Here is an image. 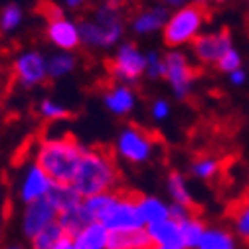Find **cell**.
Listing matches in <instances>:
<instances>
[{
    "mask_svg": "<svg viewBox=\"0 0 249 249\" xmlns=\"http://www.w3.org/2000/svg\"><path fill=\"white\" fill-rule=\"evenodd\" d=\"M180 224V231H182V245L184 249H194L198 245V241L202 239L204 231H206V222L202 220V215L198 212H194L192 215L184 217Z\"/></svg>",
    "mask_w": 249,
    "mask_h": 249,
    "instance_id": "27",
    "label": "cell"
},
{
    "mask_svg": "<svg viewBox=\"0 0 249 249\" xmlns=\"http://www.w3.org/2000/svg\"><path fill=\"white\" fill-rule=\"evenodd\" d=\"M52 178L32 160L30 164H26L22 178H20V186H18V196L22 200V204H30V202H36L42 200L50 194L52 190Z\"/></svg>",
    "mask_w": 249,
    "mask_h": 249,
    "instance_id": "13",
    "label": "cell"
},
{
    "mask_svg": "<svg viewBox=\"0 0 249 249\" xmlns=\"http://www.w3.org/2000/svg\"><path fill=\"white\" fill-rule=\"evenodd\" d=\"M124 26H103L93 20L79 22L81 46L89 50H109L123 40Z\"/></svg>",
    "mask_w": 249,
    "mask_h": 249,
    "instance_id": "11",
    "label": "cell"
},
{
    "mask_svg": "<svg viewBox=\"0 0 249 249\" xmlns=\"http://www.w3.org/2000/svg\"><path fill=\"white\" fill-rule=\"evenodd\" d=\"M83 204L91 213L93 222L103 224L111 233L144 228L139 212V194L124 192L119 188L113 192L83 198Z\"/></svg>",
    "mask_w": 249,
    "mask_h": 249,
    "instance_id": "2",
    "label": "cell"
},
{
    "mask_svg": "<svg viewBox=\"0 0 249 249\" xmlns=\"http://www.w3.org/2000/svg\"><path fill=\"white\" fill-rule=\"evenodd\" d=\"M148 79H164V55L154 52H146V71Z\"/></svg>",
    "mask_w": 249,
    "mask_h": 249,
    "instance_id": "32",
    "label": "cell"
},
{
    "mask_svg": "<svg viewBox=\"0 0 249 249\" xmlns=\"http://www.w3.org/2000/svg\"><path fill=\"white\" fill-rule=\"evenodd\" d=\"M208 10L194 2H188L182 8H176L162 28V40L170 50H180L182 46H190L206 26Z\"/></svg>",
    "mask_w": 249,
    "mask_h": 249,
    "instance_id": "4",
    "label": "cell"
},
{
    "mask_svg": "<svg viewBox=\"0 0 249 249\" xmlns=\"http://www.w3.org/2000/svg\"><path fill=\"white\" fill-rule=\"evenodd\" d=\"M148 249H180V247H160V245H150Z\"/></svg>",
    "mask_w": 249,
    "mask_h": 249,
    "instance_id": "40",
    "label": "cell"
},
{
    "mask_svg": "<svg viewBox=\"0 0 249 249\" xmlns=\"http://www.w3.org/2000/svg\"><path fill=\"white\" fill-rule=\"evenodd\" d=\"M103 105L105 109L123 119L129 117L135 109H137V93L133 89V85L127 83H113L103 91Z\"/></svg>",
    "mask_w": 249,
    "mask_h": 249,
    "instance_id": "14",
    "label": "cell"
},
{
    "mask_svg": "<svg viewBox=\"0 0 249 249\" xmlns=\"http://www.w3.org/2000/svg\"><path fill=\"white\" fill-rule=\"evenodd\" d=\"M192 2L198 4V6L208 8V6H217V4H222V2H226V0H192Z\"/></svg>",
    "mask_w": 249,
    "mask_h": 249,
    "instance_id": "38",
    "label": "cell"
},
{
    "mask_svg": "<svg viewBox=\"0 0 249 249\" xmlns=\"http://www.w3.org/2000/svg\"><path fill=\"white\" fill-rule=\"evenodd\" d=\"M91 222H93V217H91V213L87 212V208H85L83 202L77 204L75 208H70V210H66V212H61V213L57 215V224L61 226L64 233L70 235V237H73L75 233H79V231H81L87 224H91Z\"/></svg>",
    "mask_w": 249,
    "mask_h": 249,
    "instance_id": "21",
    "label": "cell"
},
{
    "mask_svg": "<svg viewBox=\"0 0 249 249\" xmlns=\"http://www.w3.org/2000/svg\"><path fill=\"white\" fill-rule=\"evenodd\" d=\"M77 68V55L73 52H55L48 55V77L64 79Z\"/></svg>",
    "mask_w": 249,
    "mask_h": 249,
    "instance_id": "24",
    "label": "cell"
},
{
    "mask_svg": "<svg viewBox=\"0 0 249 249\" xmlns=\"http://www.w3.org/2000/svg\"><path fill=\"white\" fill-rule=\"evenodd\" d=\"M139 212H141V220L146 226L157 224L162 220H168L170 217V204H166L162 198L159 196H139Z\"/></svg>",
    "mask_w": 249,
    "mask_h": 249,
    "instance_id": "19",
    "label": "cell"
},
{
    "mask_svg": "<svg viewBox=\"0 0 249 249\" xmlns=\"http://www.w3.org/2000/svg\"><path fill=\"white\" fill-rule=\"evenodd\" d=\"M12 77L22 89H34L46 83L48 77V57L38 50H26L14 57Z\"/></svg>",
    "mask_w": 249,
    "mask_h": 249,
    "instance_id": "9",
    "label": "cell"
},
{
    "mask_svg": "<svg viewBox=\"0 0 249 249\" xmlns=\"http://www.w3.org/2000/svg\"><path fill=\"white\" fill-rule=\"evenodd\" d=\"M222 170H224V162L217 157H213V154H198V157L192 159V162L188 166L190 176H194L196 180H202V182L215 180L222 174Z\"/></svg>",
    "mask_w": 249,
    "mask_h": 249,
    "instance_id": "20",
    "label": "cell"
},
{
    "mask_svg": "<svg viewBox=\"0 0 249 249\" xmlns=\"http://www.w3.org/2000/svg\"><path fill=\"white\" fill-rule=\"evenodd\" d=\"M64 230H61V226L55 222L52 226H48L46 230H42L40 233H36L32 239V249H53V245L64 237Z\"/></svg>",
    "mask_w": 249,
    "mask_h": 249,
    "instance_id": "29",
    "label": "cell"
},
{
    "mask_svg": "<svg viewBox=\"0 0 249 249\" xmlns=\"http://www.w3.org/2000/svg\"><path fill=\"white\" fill-rule=\"evenodd\" d=\"M164 79L170 85L174 99L186 101L192 95L196 83V68L182 50H168L164 53Z\"/></svg>",
    "mask_w": 249,
    "mask_h": 249,
    "instance_id": "6",
    "label": "cell"
},
{
    "mask_svg": "<svg viewBox=\"0 0 249 249\" xmlns=\"http://www.w3.org/2000/svg\"><path fill=\"white\" fill-rule=\"evenodd\" d=\"M38 115L48 123H59V121H66L70 117V109L64 103L46 97L38 103Z\"/></svg>",
    "mask_w": 249,
    "mask_h": 249,
    "instance_id": "28",
    "label": "cell"
},
{
    "mask_svg": "<svg viewBox=\"0 0 249 249\" xmlns=\"http://www.w3.org/2000/svg\"><path fill=\"white\" fill-rule=\"evenodd\" d=\"M109 233L111 231L103 224L91 222L71 239L75 249H109Z\"/></svg>",
    "mask_w": 249,
    "mask_h": 249,
    "instance_id": "18",
    "label": "cell"
},
{
    "mask_svg": "<svg viewBox=\"0 0 249 249\" xmlns=\"http://www.w3.org/2000/svg\"><path fill=\"white\" fill-rule=\"evenodd\" d=\"M170 103L166 101V99H162V97H159V99H154L152 103H150V117L157 121V123H162V121H166L168 117H170Z\"/></svg>",
    "mask_w": 249,
    "mask_h": 249,
    "instance_id": "33",
    "label": "cell"
},
{
    "mask_svg": "<svg viewBox=\"0 0 249 249\" xmlns=\"http://www.w3.org/2000/svg\"><path fill=\"white\" fill-rule=\"evenodd\" d=\"M0 119H2V105H0Z\"/></svg>",
    "mask_w": 249,
    "mask_h": 249,
    "instance_id": "42",
    "label": "cell"
},
{
    "mask_svg": "<svg viewBox=\"0 0 249 249\" xmlns=\"http://www.w3.org/2000/svg\"><path fill=\"white\" fill-rule=\"evenodd\" d=\"M57 210L53 208V204L48 198L30 202L24 206L22 212V231L28 239H32L36 233H40L42 230H46L48 226L57 222Z\"/></svg>",
    "mask_w": 249,
    "mask_h": 249,
    "instance_id": "12",
    "label": "cell"
},
{
    "mask_svg": "<svg viewBox=\"0 0 249 249\" xmlns=\"http://www.w3.org/2000/svg\"><path fill=\"white\" fill-rule=\"evenodd\" d=\"M230 48H233V38L228 28H222L220 32H202L190 44L196 64L204 68H215V64Z\"/></svg>",
    "mask_w": 249,
    "mask_h": 249,
    "instance_id": "10",
    "label": "cell"
},
{
    "mask_svg": "<svg viewBox=\"0 0 249 249\" xmlns=\"http://www.w3.org/2000/svg\"><path fill=\"white\" fill-rule=\"evenodd\" d=\"M83 152L85 144L70 135L40 139L34 148V162L52 178L53 184H71Z\"/></svg>",
    "mask_w": 249,
    "mask_h": 249,
    "instance_id": "3",
    "label": "cell"
},
{
    "mask_svg": "<svg viewBox=\"0 0 249 249\" xmlns=\"http://www.w3.org/2000/svg\"><path fill=\"white\" fill-rule=\"evenodd\" d=\"M228 79H230V83H231L233 87H241V85H245V81H247V73H245V70L241 68V70H235V71L228 73Z\"/></svg>",
    "mask_w": 249,
    "mask_h": 249,
    "instance_id": "35",
    "label": "cell"
},
{
    "mask_svg": "<svg viewBox=\"0 0 249 249\" xmlns=\"http://www.w3.org/2000/svg\"><path fill=\"white\" fill-rule=\"evenodd\" d=\"M168 6H150L142 12H139L133 20H131V28L133 32L139 36H150V34H157L162 32V28L166 26L168 20Z\"/></svg>",
    "mask_w": 249,
    "mask_h": 249,
    "instance_id": "15",
    "label": "cell"
},
{
    "mask_svg": "<svg viewBox=\"0 0 249 249\" xmlns=\"http://www.w3.org/2000/svg\"><path fill=\"white\" fill-rule=\"evenodd\" d=\"M115 154L131 166L148 164L159 154V137L139 124H127L117 135Z\"/></svg>",
    "mask_w": 249,
    "mask_h": 249,
    "instance_id": "5",
    "label": "cell"
},
{
    "mask_svg": "<svg viewBox=\"0 0 249 249\" xmlns=\"http://www.w3.org/2000/svg\"><path fill=\"white\" fill-rule=\"evenodd\" d=\"M146 71V52H142L135 42H123L109 64V73L115 83L135 85L144 77Z\"/></svg>",
    "mask_w": 249,
    "mask_h": 249,
    "instance_id": "7",
    "label": "cell"
},
{
    "mask_svg": "<svg viewBox=\"0 0 249 249\" xmlns=\"http://www.w3.org/2000/svg\"><path fill=\"white\" fill-rule=\"evenodd\" d=\"M53 249H75V245H73V239L70 235H64L53 245Z\"/></svg>",
    "mask_w": 249,
    "mask_h": 249,
    "instance_id": "36",
    "label": "cell"
},
{
    "mask_svg": "<svg viewBox=\"0 0 249 249\" xmlns=\"http://www.w3.org/2000/svg\"><path fill=\"white\" fill-rule=\"evenodd\" d=\"M24 20V12L18 4H6L0 10V32L4 34H12L20 28Z\"/></svg>",
    "mask_w": 249,
    "mask_h": 249,
    "instance_id": "30",
    "label": "cell"
},
{
    "mask_svg": "<svg viewBox=\"0 0 249 249\" xmlns=\"http://www.w3.org/2000/svg\"><path fill=\"white\" fill-rule=\"evenodd\" d=\"M66 2V6L70 8V10H79V8H83L89 0H64Z\"/></svg>",
    "mask_w": 249,
    "mask_h": 249,
    "instance_id": "37",
    "label": "cell"
},
{
    "mask_svg": "<svg viewBox=\"0 0 249 249\" xmlns=\"http://www.w3.org/2000/svg\"><path fill=\"white\" fill-rule=\"evenodd\" d=\"M196 212V208H190V206H182V204H174L170 202V217L176 222H182L184 217H188Z\"/></svg>",
    "mask_w": 249,
    "mask_h": 249,
    "instance_id": "34",
    "label": "cell"
},
{
    "mask_svg": "<svg viewBox=\"0 0 249 249\" xmlns=\"http://www.w3.org/2000/svg\"><path fill=\"white\" fill-rule=\"evenodd\" d=\"M121 172L115 157L101 146H85L77 172L71 186L81 198H91L97 194L119 190Z\"/></svg>",
    "mask_w": 249,
    "mask_h": 249,
    "instance_id": "1",
    "label": "cell"
},
{
    "mask_svg": "<svg viewBox=\"0 0 249 249\" xmlns=\"http://www.w3.org/2000/svg\"><path fill=\"white\" fill-rule=\"evenodd\" d=\"M166 190H168V196H170V200L174 204L196 208L192 190H190V186H188V180H186V176L180 170H172L166 176Z\"/></svg>",
    "mask_w": 249,
    "mask_h": 249,
    "instance_id": "22",
    "label": "cell"
},
{
    "mask_svg": "<svg viewBox=\"0 0 249 249\" xmlns=\"http://www.w3.org/2000/svg\"><path fill=\"white\" fill-rule=\"evenodd\" d=\"M8 249H22V247H18V245H14V247H8Z\"/></svg>",
    "mask_w": 249,
    "mask_h": 249,
    "instance_id": "41",
    "label": "cell"
},
{
    "mask_svg": "<svg viewBox=\"0 0 249 249\" xmlns=\"http://www.w3.org/2000/svg\"><path fill=\"white\" fill-rule=\"evenodd\" d=\"M231 230L239 237V241L249 245V194H245L230 212Z\"/></svg>",
    "mask_w": 249,
    "mask_h": 249,
    "instance_id": "26",
    "label": "cell"
},
{
    "mask_svg": "<svg viewBox=\"0 0 249 249\" xmlns=\"http://www.w3.org/2000/svg\"><path fill=\"white\" fill-rule=\"evenodd\" d=\"M215 68L220 70L222 73H231V71H235V70H241L243 68V55L239 53V50H235V48H230L224 55H222V59L215 64Z\"/></svg>",
    "mask_w": 249,
    "mask_h": 249,
    "instance_id": "31",
    "label": "cell"
},
{
    "mask_svg": "<svg viewBox=\"0 0 249 249\" xmlns=\"http://www.w3.org/2000/svg\"><path fill=\"white\" fill-rule=\"evenodd\" d=\"M148 247H150V241L144 228L109 233V249H148Z\"/></svg>",
    "mask_w": 249,
    "mask_h": 249,
    "instance_id": "23",
    "label": "cell"
},
{
    "mask_svg": "<svg viewBox=\"0 0 249 249\" xmlns=\"http://www.w3.org/2000/svg\"><path fill=\"white\" fill-rule=\"evenodd\" d=\"M194 249H241V247H239V237L233 233V230H228L224 226H208Z\"/></svg>",
    "mask_w": 249,
    "mask_h": 249,
    "instance_id": "17",
    "label": "cell"
},
{
    "mask_svg": "<svg viewBox=\"0 0 249 249\" xmlns=\"http://www.w3.org/2000/svg\"><path fill=\"white\" fill-rule=\"evenodd\" d=\"M144 230H146V235H148L150 245L180 247V249H184L180 224L176 220H172V217H168V220H162V222H157V224H150Z\"/></svg>",
    "mask_w": 249,
    "mask_h": 249,
    "instance_id": "16",
    "label": "cell"
},
{
    "mask_svg": "<svg viewBox=\"0 0 249 249\" xmlns=\"http://www.w3.org/2000/svg\"><path fill=\"white\" fill-rule=\"evenodd\" d=\"M44 12H46V38L48 42L57 50V52H73L81 46V36H79V24L64 16L57 6L52 2H44Z\"/></svg>",
    "mask_w": 249,
    "mask_h": 249,
    "instance_id": "8",
    "label": "cell"
},
{
    "mask_svg": "<svg viewBox=\"0 0 249 249\" xmlns=\"http://www.w3.org/2000/svg\"><path fill=\"white\" fill-rule=\"evenodd\" d=\"M188 4V0H164V6H172V8H182Z\"/></svg>",
    "mask_w": 249,
    "mask_h": 249,
    "instance_id": "39",
    "label": "cell"
},
{
    "mask_svg": "<svg viewBox=\"0 0 249 249\" xmlns=\"http://www.w3.org/2000/svg\"><path fill=\"white\" fill-rule=\"evenodd\" d=\"M46 198L53 204V208L57 210V213L66 212L70 208H75L77 204L83 202V198L75 192V188H73L71 184H53L50 194Z\"/></svg>",
    "mask_w": 249,
    "mask_h": 249,
    "instance_id": "25",
    "label": "cell"
}]
</instances>
